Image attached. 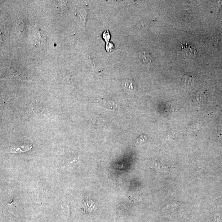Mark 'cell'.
<instances>
[{
    "label": "cell",
    "instance_id": "6da1fadb",
    "mask_svg": "<svg viewBox=\"0 0 222 222\" xmlns=\"http://www.w3.org/2000/svg\"><path fill=\"white\" fill-rule=\"evenodd\" d=\"M181 52L184 57L189 59H195L197 55V51L195 46L188 43L181 45Z\"/></svg>",
    "mask_w": 222,
    "mask_h": 222
},
{
    "label": "cell",
    "instance_id": "7a4b0ae2",
    "mask_svg": "<svg viewBox=\"0 0 222 222\" xmlns=\"http://www.w3.org/2000/svg\"><path fill=\"white\" fill-rule=\"evenodd\" d=\"M139 57L141 61L144 64H149L152 62L153 57L151 54L146 51H140Z\"/></svg>",
    "mask_w": 222,
    "mask_h": 222
},
{
    "label": "cell",
    "instance_id": "3957f363",
    "mask_svg": "<svg viewBox=\"0 0 222 222\" xmlns=\"http://www.w3.org/2000/svg\"><path fill=\"white\" fill-rule=\"evenodd\" d=\"M195 79L193 76L185 75L182 79V84L184 87L190 88L194 86Z\"/></svg>",
    "mask_w": 222,
    "mask_h": 222
},
{
    "label": "cell",
    "instance_id": "277c9868",
    "mask_svg": "<svg viewBox=\"0 0 222 222\" xmlns=\"http://www.w3.org/2000/svg\"><path fill=\"white\" fill-rule=\"evenodd\" d=\"M32 145L20 146L12 148L10 150V152L12 153H19L29 151L32 148Z\"/></svg>",
    "mask_w": 222,
    "mask_h": 222
},
{
    "label": "cell",
    "instance_id": "5b68a950",
    "mask_svg": "<svg viewBox=\"0 0 222 222\" xmlns=\"http://www.w3.org/2000/svg\"><path fill=\"white\" fill-rule=\"evenodd\" d=\"M101 104H103V106L111 109L117 110L120 108L118 104L113 101H101Z\"/></svg>",
    "mask_w": 222,
    "mask_h": 222
},
{
    "label": "cell",
    "instance_id": "8992f818",
    "mask_svg": "<svg viewBox=\"0 0 222 222\" xmlns=\"http://www.w3.org/2000/svg\"><path fill=\"white\" fill-rule=\"evenodd\" d=\"M211 39L213 43H218L222 42V37L220 35L218 34H214L211 36Z\"/></svg>",
    "mask_w": 222,
    "mask_h": 222
},
{
    "label": "cell",
    "instance_id": "52a82bcc",
    "mask_svg": "<svg viewBox=\"0 0 222 222\" xmlns=\"http://www.w3.org/2000/svg\"><path fill=\"white\" fill-rule=\"evenodd\" d=\"M102 37L103 40L105 41V42L108 43L109 42V40L111 39V35L109 33V31L108 30L105 31L103 33V34H102Z\"/></svg>",
    "mask_w": 222,
    "mask_h": 222
},
{
    "label": "cell",
    "instance_id": "ba28073f",
    "mask_svg": "<svg viewBox=\"0 0 222 222\" xmlns=\"http://www.w3.org/2000/svg\"><path fill=\"white\" fill-rule=\"evenodd\" d=\"M84 209L87 211H91L93 208V204L91 201L85 202V205H84Z\"/></svg>",
    "mask_w": 222,
    "mask_h": 222
},
{
    "label": "cell",
    "instance_id": "9c48e42d",
    "mask_svg": "<svg viewBox=\"0 0 222 222\" xmlns=\"http://www.w3.org/2000/svg\"><path fill=\"white\" fill-rule=\"evenodd\" d=\"M114 44L112 42H109L107 43L105 46V49L108 52L110 53L112 52L114 50Z\"/></svg>",
    "mask_w": 222,
    "mask_h": 222
},
{
    "label": "cell",
    "instance_id": "30bf717a",
    "mask_svg": "<svg viewBox=\"0 0 222 222\" xmlns=\"http://www.w3.org/2000/svg\"><path fill=\"white\" fill-rule=\"evenodd\" d=\"M126 86L129 89H133V84L132 83L131 81H128L127 82L126 84Z\"/></svg>",
    "mask_w": 222,
    "mask_h": 222
}]
</instances>
